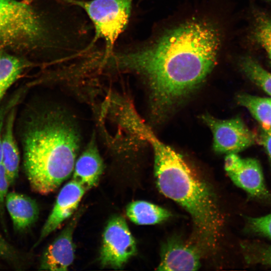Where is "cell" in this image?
<instances>
[{
  "label": "cell",
  "instance_id": "21",
  "mask_svg": "<svg viewBox=\"0 0 271 271\" xmlns=\"http://www.w3.org/2000/svg\"><path fill=\"white\" fill-rule=\"evenodd\" d=\"M24 92L20 90L0 108V163H2V137L6 117L10 111L17 105Z\"/></svg>",
  "mask_w": 271,
  "mask_h": 271
},
{
  "label": "cell",
  "instance_id": "26",
  "mask_svg": "<svg viewBox=\"0 0 271 271\" xmlns=\"http://www.w3.org/2000/svg\"><path fill=\"white\" fill-rule=\"evenodd\" d=\"M256 259L258 262L271 266V246H265L258 250Z\"/></svg>",
  "mask_w": 271,
  "mask_h": 271
},
{
  "label": "cell",
  "instance_id": "1",
  "mask_svg": "<svg viewBox=\"0 0 271 271\" xmlns=\"http://www.w3.org/2000/svg\"><path fill=\"white\" fill-rule=\"evenodd\" d=\"M222 42L221 31L215 23L192 18L148 42L114 49L105 64L145 79L152 113L161 121L210 73Z\"/></svg>",
  "mask_w": 271,
  "mask_h": 271
},
{
  "label": "cell",
  "instance_id": "9",
  "mask_svg": "<svg viewBox=\"0 0 271 271\" xmlns=\"http://www.w3.org/2000/svg\"><path fill=\"white\" fill-rule=\"evenodd\" d=\"M80 214H77L49 244L41 257L40 269L65 271L73 263L75 246L73 235Z\"/></svg>",
  "mask_w": 271,
  "mask_h": 271
},
{
  "label": "cell",
  "instance_id": "5",
  "mask_svg": "<svg viewBox=\"0 0 271 271\" xmlns=\"http://www.w3.org/2000/svg\"><path fill=\"white\" fill-rule=\"evenodd\" d=\"M81 9L92 23V43L104 42V57L115 49L119 36L124 31L131 15L133 0H62Z\"/></svg>",
  "mask_w": 271,
  "mask_h": 271
},
{
  "label": "cell",
  "instance_id": "18",
  "mask_svg": "<svg viewBox=\"0 0 271 271\" xmlns=\"http://www.w3.org/2000/svg\"><path fill=\"white\" fill-rule=\"evenodd\" d=\"M241 70L253 82L271 96V73L264 69L254 59L249 56L240 61Z\"/></svg>",
  "mask_w": 271,
  "mask_h": 271
},
{
  "label": "cell",
  "instance_id": "3",
  "mask_svg": "<svg viewBox=\"0 0 271 271\" xmlns=\"http://www.w3.org/2000/svg\"><path fill=\"white\" fill-rule=\"evenodd\" d=\"M145 139L154 150L155 176L158 189L190 215L199 249H215L220 236L223 219L212 191L182 156L157 138L150 129Z\"/></svg>",
  "mask_w": 271,
  "mask_h": 271
},
{
  "label": "cell",
  "instance_id": "25",
  "mask_svg": "<svg viewBox=\"0 0 271 271\" xmlns=\"http://www.w3.org/2000/svg\"><path fill=\"white\" fill-rule=\"evenodd\" d=\"M260 140L271 162V128H263Z\"/></svg>",
  "mask_w": 271,
  "mask_h": 271
},
{
  "label": "cell",
  "instance_id": "17",
  "mask_svg": "<svg viewBox=\"0 0 271 271\" xmlns=\"http://www.w3.org/2000/svg\"><path fill=\"white\" fill-rule=\"evenodd\" d=\"M237 101L249 111L263 128H271V98L241 94L237 96Z\"/></svg>",
  "mask_w": 271,
  "mask_h": 271
},
{
  "label": "cell",
  "instance_id": "2",
  "mask_svg": "<svg viewBox=\"0 0 271 271\" xmlns=\"http://www.w3.org/2000/svg\"><path fill=\"white\" fill-rule=\"evenodd\" d=\"M27 110L21 126L23 169L32 190L47 195L73 173L79 136L73 123L56 110Z\"/></svg>",
  "mask_w": 271,
  "mask_h": 271
},
{
  "label": "cell",
  "instance_id": "6",
  "mask_svg": "<svg viewBox=\"0 0 271 271\" xmlns=\"http://www.w3.org/2000/svg\"><path fill=\"white\" fill-rule=\"evenodd\" d=\"M137 251V243L125 219L114 215L107 222L102 235L100 264L120 269Z\"/></svg>",
  "mask_w": 271,
  "mask_h": 271
},
{
  "label": "cell",
  "instance_id": "16",
  "mask_svg": "<svg viewBox=\"0 0 271 271\" xmlns=\"http://www.w3.org/2000/svg\"><path fill=\"white\" fill-rule=\"evenodd\" d=\"M30 66V63L24 59L0 51V101Z\"/></svg>",
  "mask_w": 271,
  "mask_h": 271
},
{
  "label": "cell",
  "instance_id": "10",
  "mask_svg": "<svg viewBox=\"0 0 271 271\" xmlns=\"http://www.w3.org/2000/svg\"><path fill=\"white\" fill-rule=\"evenodd\" d=\"M199 248L180 238L167 240L161 248L158 270H196L200 266Z\"/></svg>",
  "mask_w": 271,
  "mask_h": 271
},
{
  "label": "cell",
  "instance_id": "22",
  "mask_svg": "<svg viewBox=\"0 0 271 271\" xmlns=\"http://www.w3.org/2000/svg\"><path fill=\"white\" fill-rule=\"evenodd\" d=\"M10 186L5 169L3 164L0 163V215H1L4 214L5 199Z\"/></svg>",
  "mask_w": 271,
  "mask_h": 271
},
{
  "label": "cell",
  "instance_id": "13",
  "mask_svg": "<svg viewBox=\"0 0 271 271\" xmlns=\"http://www.w3.org/2000/svg\"><path fill=\"white\" fill-rule=\"evenodd\" d=\"M6 207L12 220L14 229L24 231L38 219L39 209L36 201L16 192H10L5 199Z\"/></svg>",
  "mask_w": 271,
  "mask_h": 271
},
{
  "label": "cell",
  "instance_id": "23",
  "mask_svg": "<svg viewBox=\"0 0 271 271\" xmlns=\"http://www.w3.org/2000/svg\"><path fill=\"white\" fill-rule=\"evenodd\" d=\"M0 258L8 261L18 260L19 255L16 249L0 234Z\"/></svg>",
  "mask_w": 271,
  "mask_h": 271
},
{
  "label": "cell",
  "instance_id": "12",
  "mask_svg": "<svg viewBox=\"0 0 271 271\" xmlns=\"http://www.w3.org/2000/svg\"><path fill=\"white\" fill-rule=\"evenodd\" d=\"M227 174L234 184L251 196L265 198L269 196L260 165L256 159H242L240 166Z\"/></svg>",
  "mask_w": 271,
  "mask_h": 271
},
{
  "label": "cell",
  "instance_id": "8",
  "mask_svg": "<svg viewBox=\"0 0 271 271\" xmlns=\"http://www.w3.org/2000/svg\"><path fill=\"white\" fill-rule=\"evenodd\" d=\"M86 191L81 185L73 180L62 187L34 247H36L48 235L58 229L66 220L71 217L77 208Z\"/></svg>",
  "mask_w": 271,
  "mask_h": 271
},
{
  "label": "cell",
  "instance_id": "7",
  "mask_svg": "<svg viewBox=\"0 0 271 271\" xmlns=\"http://www.w3.org/2000/svg\"><path fill=\"white\" fill-rule=\"evenodd\" d=\"M201 118L212 133L213 148L217 153L236 154L256 142L255 134L239 117L223 120L204 114Z\"/></svg>",
  "mask_w": 271,
  "mask_h": 271
},
{
  "label": "cell",
  "instance_id": "15",
  "mask_svg": "<svg viewBox=\"0 0 271 271\" xmlns=\"http://www.w3.org/2000/svg\"><path fill=\"white\" fill-rule=\"evenodd\" d=\"M125 210L126 216L129 220L138 225L160 223L172 216L170 212L165 208L142 200L129 203Z\"/></svg>",
  "mask_w": 271,
  "mask_h": 271
},
{
  "label": "cell",
  "instance_id": "11",
  "mask_svg": "<svg viewBox=\"0 0 271 271\" xmlns=\"http://www.w3.org/2000/svg\"><path fill=\"white\" fill-rule=\"evenodd\" d=\"M103 168V162L96 144L94 139H92L76 160L72 180L87 191L97 185Z\"/></svg>",
  "mask_w": 271,
  "mask_h": 271
},
{
  "label": "cell",
  "instance_id": "24",
  "mask_svg": "<svg viewBox=\"0 0 271 271\" xmlns=\"http://www.w3.org/2000/svg\"><path fill=\"white\" fill-rule=\"evenodd\" d=\"M242 159L235 153L228 154L226 156L224 168L228 173L237 169L242 163Z\"/></svg>",
  "mask_w": 271,
  "mask_h": 271
},
{
  "label": "cell",
  "instance_id": "4",
  "mask_svg": "<svg viewBox=\"0 0 271 271\" xmlns=\"http://www.w3.org/2000/svg\"><path fill=\"white\" fill-rule=\"evenodd\" d=\"M70 34L68 21L51 24L33 7L0 0V48L16 52H62Z\"/></svg>",
  "mask_w": 271,
  "mask_h": 271
},
{
  "label": "cell",
  "instance_id": "19",
  "mask_svg": "<svg viewBox=\"0 0 271 271\" xmlns=\"http://www.w3.org/2000/svg\"><path fill=\"white\" fill-rule=\"evenodd\" d=\"M253 36L265 50L271 62V18H259L255 25Z\"/></svg>",
  "mask_w": 271,
  "mask_h": 271
},
{
  "label": "cell",
  "instance_id": "14",
  "mask_svg": "<svg viewBox=\"0 0 271 271\" xmlns=\"http://www.w3.org/2000/svg\"><path fill=\"white\" fill-rule=\"evenodd\" d=\"M16 106L10 111L6 117L2 137V163L5 169L10 185H13L18 178L20 160V152L14 134Z\"/></svg>",
  "mask_w": 271,
  "mask_h": 271
},
{
  "label": "cell",
  "instance_id": "20",
  "mask_svg": "<svg viewBox=\"0 0 271 271\" xmlns=\"http://www.w3.org/2000/svg\"><path fill=\"white\" fill-rule=\"evenodd\" d=\"M247 223L253 232L271 239V214L259 217L248 218Z\"/></svg>",
  "mask_w": 271,
  "mask_h": 271
}]
</instances>
